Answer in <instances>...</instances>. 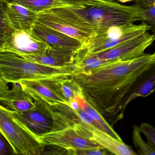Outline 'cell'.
Segmentation results:
<instances>
[{
    "label": "cell",
    "mask_w": 155,
    "mask_h": 155,
    "mask_svg": "<svg viewBox=\"0 0 155 155\" xmlns=\"http://www.w3.org/2000/svg\"><path fill=\"white\" fill-rule=\"evenodd\" d=\"M155 63V51L128 61H116L70 77L83 91L85 100L112 126L122 119V105L130 86L142 72Z\"/></svg>",
    "instance_id": "1"
},
{
    "label": "cell",
    "mask_w": 155,
    "mask_h": 155,
    "mask_svg": "<svg viewBox=\"0 0 155 155\" xmlns=\"http://www.w3.org/2000/svg\"><path fill=\"white\" fill-rule=\"evenodd\" d=\"M5 41V39H0V51L2 49L4 44Z\"/></svg>",
    "instance_id": "31"
},
{
    "label": "cell",
    "mask_w": 155,
    "mask_h": 155,
    "mask_svg": "<svg viewBox=\"0 0 155 155\" xmlns=\"http://www.w3.org/2000/svg\"><path fill=\"white\" fill-rule=\"evenodd\" d=\"M44 146H55L69 151L77 149H90L101 147L94 142L84 138L78 134L73 126L52 131L38 136Z\"/></svg>",
    "instance_id": "11"
},
{
    "label": "cell",
    "mask_w": 155,
    "mask_h": 155,
    "mask_svg": "<svg viewBox=\"0 0 155 155\" xmlns=\"http://www.w3.org/2000/svg\"><path fill=\"white\" fill-rule=\"evenodd\" d=\"M61 78L23 80L18 83L34 101L43 102L51 106L65 105L70 106L56 85L57 80Z\"/></svg>",
    "instance_id": "9"
},
{
    "label": "cell",
    "mask_w": 155,
    "mask_h": 155,
    "mask_svg": "<svg viewBox=\"0 0 155 155\" xmlns=\"http://www.w3.org/2000/svg\"><path fill=\"white\" fill-rule=\"evenodd\" d=\"M0 105L8 111L23 112L35 107L34 101L19 83H12V88L0 95Z\"/></svg>",
    "instance_id": "16"
},
{
    "label": "cell",
    "mask_w": 155,
    "mask_h": 155,
    "mask_svg": "<svg viewBox=\"0 0 155 155\" xmlns=\"http://www.w3.org/2000/svg\"><path fill=\"white\" fill-rule=\"evenodd\" d=\"M81 109L84 110L90 116H92V118L99 125L102 131H104L116 139L122 141L120 136L117 133L112 126L107 123L103 116L86 100Z\"/></svg>",
    "instance_id": "20"
},
{
    "label": "cell",
    "mask_w": 155,
    "mask_h": 155,
    "mask_svg": "<svg viewBox=\"0 0 155 155\" xmlns=\"http://www.w3.org/2000/svg\"><path fill=\"white\" fill-rule=\"evenodd\" d=\"M74 128L78 134L84 138L94 142L113 154L137 155L131 147L91 125L78 121Z\"/></svg>",
    "instance_id": "8"
},
{
    "label": "cell",
    "mask_w": 155,
    "mask_h": 155,
    "mask_svg": "<svg viewBox=\"0 0 155 155\" xmlns=\"http://www.w3.org/2000/svg\"><path fill=\"white\" fill-rule=\"evenodd\" d=\"M143 9L113 0H84L54 7L50 11L76 26L95 32L142 21Z\"/></svg>",
    "instance_id": "2"
},
{
    "label": "cell",
    "mask_w": 155,
    "mask_h": 155,
    "mask_svg": "<svg viewBox=\"0 0 155 155\" xmlns=\"http://www.w3.org/2000/svg\"><path fill=\"white\" fill-rule=\"evenodd\" d=\"M155 91V63L142 72L132 84L122 105V113L129 103L137 97H145Z\"/></svg>",
    "instance_id": "14"
},
{
    "label": "cell",
    "mask_w": 155,
    "mask_h": 155,
    "mask_svg": "<svg viewBox=\"0 0 155 155\" xmlns=\"http://www.w3.org/2000/svg\"><path fill=\"white\" fill-rule=\"evenodd\" d=\"M155 40L154 35L147 31L114 47L87 56H93L110 62L132 60L143 55L145 50L152 45Z\"/></svg>",
    "instance_id": "6"
},
{
    "label": "cell",
    "mask_w": 155,
    "mask_h": 155,
    "mask_svg": "<svg viewBox=\"0 0 155 155\" xmlns=\"http://www.w3.org/2000/svg\"><path fill=\"white\" fill-rule=\"evenodd\" d=\"M74 111V110H73ZM78 119V121L93 126L100 130H102L99 125L86 112L82 109H79L77 111H74Z\"/></svg>",
    "instance_id": "26"
},
{
    "label": "cell",
    "mask_w": 155,
    "mask_h": 155,
    "mask_svg": "<svg viewBox=\"0 0 155 155\" xmlns=\"http://www.w3.org/2000/svg\"><path fill=\"white\" fill-rule=\"evenodd\" d=\"M36 22L74 37L83 44L96 33L76 26L49 11L38 13Z\"/></svg>",
    "instance_id": "12"
},
{
    "label": "cell",
    "mask_w": 155,
    "mask_h": 155,
    "mask_svg": "<svg viewBox=\"0 0 155 155\" xmlns=\"http://www.w3.org/2000/svg\"><path fill=\"white\" fill-rule=\"evenodd\" d=\"M59 1L61 2L63 5H66L71 4L76 2L84 1V0H59Z\"/></svg>",
    "instance_id": "30"
},
{
    "label": "cell",
    "mask_w": 155,
    "mask_h": 155,
    "mask_svg": "<svg viewBox=\"0 0 155 155\" xmlns=\"http://www.w3.org/2000/svg\"><path fill=\"white\" fill-rule=\"evenodd\" d=\"M32 32L50 47L70 49L77 52L83 43L74 37L35 22Z\"/></svg>",
    "instance_id": "13"
},
{
    "label": "cell",
    "mask_w": 155,
    "mask_h": 155,
    "mask_svg": "<svg viewBox=\"0 0 155 155\" xmlns=\"http://www.w3.org/2000/svg\"><path fill=\"white\" fill-rule=\"evenodd\" d=\"M34 101L35 107L31 110L23 112L9 111L17 121L38 137L53 131L54 120L49 105Z\"/></svg>",
    "instance_id": "7"
},
{
    "label": "cell",
    "mask_w": 155,
    "mask_h": 155,
    "mask_svg": "<svg viewBox=\"0 0 155 155\" xmlns=\"http://www.w3.org/2000/svg\"><path fill=\"white\" fill-rule=\"evenodd\" d=\"M15 155L12 147L0 132V155Z\"/></svg>",
    "instance_id": "27"
},
{
    "label": "cell",
    "mask_w": 155,
    "mask_h": 155,
    "mask_svg": "<svg viewBox=\"0 0 155 155\" xmlns=\"http://www.w3.org/2000/svg\"><path fill=\"white\" fill-rule=\"evenodd\" d=\"M74 69V64L64 67L44 65L12 52L0 51V74L8 83H18L23 80L70 76Z\"/></svg>",
    "instance_id": "3"
},
{
    "label": "cell",
    "mask_w": 155,
    "mask_h": 155,
    "mask_svg": "<svg viewBox=\"0 0 155 155\" xmlns=\"http://www.w3.org/2000/svg\"><path fill=\"white\" fill-rule=\"evenodd\" d=\"M107 150L102 147L90 149H77L71 151L69 155H105L108 154Z\"/></svg>",
    "instance_id": "25"
},
{
    "label": "cell",
    "mask_w": 155,
    "mask_h": 155,
    "mask_svg": "<svg viewBox=\"0 0 155 155\" xmlns=\"http://www.w3.org/2000/svg\"><path fill=\"white\" fill-rule=\"evenodd\" d=\"M76 52L70 49L49 46L42 54L20 56L44 65L64 67L74 64Z\"/></svg>",
    "instance_id": "15"
},
{
    "label": "cell",
    "mask_w": 155,
    "mask_h": 155,
    "mask_svg": "<svg viewBox=\"0 0 155 155\" xmlns=\"http://www.w3.org/2000/svg\"><path fill=\"white\" fill-rule=\"evenodd\" d=\"M150 26L143 22L139 25L127 24L109 27L96 33L78 50L75 62L80 59L108 48L114 47L150 30Z\"/></svg>",
    "instance_id": "4"
},
{
    "label": "cell",
    "mask_w": 155,
    "mask_h": 155,
    "mask_svg": "<svg viewBox=\"0 0 155 155\" xmlns=\"http://www.w3.org/2000/svg\"><path fill=\"white\" fill-rule=\"evenodd\" d=\"M133 141L134 145L137 149V153L141 155H155V149L148 142H146L141 136L139 126H133Z\"/></svg>",
    "instance_id": "21"
},
{
    "label": "cell",
    "mask_w": 155,
    "mask_h": 155,
    "mask_svg": "<svg viewBox=\"0 0 155 155\" xmlns=\"http://www.w3.org/2000/svg\"><path fill=\"white\" fill-rule=\"evenodd\" d=\"M132 1V0H119V1L123 3L126 2H128V1Z\"/></svg>",
    "instance_id": "32"
},
{
    "label": "cell",
    "mask_w": 155,
    "mask_h": 155,
    "mask_svg": "<svg viewBox=\"0 0 155 155\" xmlns=\"http://www.w3.org/2000/svg\"><path fill=\"white\" fill-rule=\"evenodd\" d=\"M143 19L142 21L147 23L150 26L155 39V3L149 7L142 10Z\"/></svg>",
    "instance_id": "23"
},
{
    "label": "cell",
    "mask_w": 155,
    "mask_h": 155,
    "mask_svg": "<svg viewBox=\"0 0 155 155\" xmlns=\"http://www.w3.org/2000/svg\"><path fill=\"white\" fill-rule=\"evenodd\" d=\"M0 132L9 142L15 155H42L44 150L45 146L38 137L1 105Z\"/></svg>",
    "instance_id": "5"
},
{
    "label": "cell",
    "mask_w": 155,
    "mask_h": 155,
    "mask_svg": "<svg viewBox=\"0 0 155 155\" xmlns=\"http://www.w3.org/2000/svg\"><path fill=\"white\" fill-rule=\"evenodd\" d=\"M48 47L32 31L15 30L5 39L2 50L19 56L35 55L44 53Z\"/></svg>",
    "instance_id": "10"
},
{
    "label": "cell",
    "mask_w": 155,
    "mask_h": 155,
    "mask_svg": "<svg viewBox=\"0 0 155 155\" xmlns=\"http://www.w3.org/2000/svg\"><path fill=\"white\" fill-rule=\"evenodd\" d=\"M38 13L26 7L12 3H8L7 16L14 30L31 32L37 21Z\"/></svg>",
    "instance_id": "17"
},
{
    "label": "cell",
    "mask_w": 155,
    "mask_h": 155,
    "mask_svg": "<svg viewBox=\"0 0 155 155\" xmlns=\"http://www.w3.org/2000/svg\"><path fill=\"white\" fill-rule=\"evenodd\" d=\"M56 85L61 94L69 104L77 97L84 98L80 86L70 76L60 78L56 82Z\"/></svg>",
    "instance_id": "18"
},
{
    "label": "cell",
    "mask_w": 155,
    "mask_h": 155,
    "mask_svg": "<svg viewBox=\"0 0 155 155\" xmlns=\"http://www.w3.org/2000/svg\"><path fill=\"white\" fill-rule=\"evenodd\" d=\"M141 133L145 136L148 143L155 149V128L148 123H143L139 126Z\"/></svg>",
    "instance_id": "24"
},
{
    "label": "cell",
    "mask_w": 155,
    "mask_h": 155,
    "mask_svg": "<svg viewBox=\"0 0 155 155\" xmlns=\"http://www.w3.org/2000/svg\"><path fill=\"white\" fill-rule=\"evenodd\" d=\"M8 2L5 0H0V39L8 38L14 31L7 16Z\"/></svg>",
    "instance_id": "22"
},
{
    "label": "cell",
    "mask_w": 155,
    "mask_h": 155,
    "mask_svg": "<svg viewBox=\"0 0 155 155\" xmlns=\"http://www.w3.org/2000/svg\"><path fill=\"white\" fill-rule=\"evenodd\" d=\"M8 3L17 4L39 13L63 5L59 0H5Z\"/></svg>",
    "instance_id": "19"
},
{
    "label": "cell",
    "mask_w": 155,
    "mask_h": 155,
    "mask_svg": "<svg viewBox=\"0 0 155 155\" xmlns=\"http://www.w3.org/2000/svg\"><path fill=\"white\" fill-rule=\"evenodd\" d=\"M9 89L8 83L3 78L0 74V95L6 92Z\"/></svg>",
    "instance_id": "29"
},
{
    "label": "cell",
    "mask_w": 155,
    "mask_h": 155,
    "mask_svg": "<svg viewBox=\"0 0 155 155\" xmlns=\"http://www.w3.org/2000/svg\"><path fill=\"white\" fill-rule=\"evenodd\" d=\"M135 5L142 9H146L155 3V0H135Z\"/></svg>",
    "instance_id": "28"
}]
</instances>
